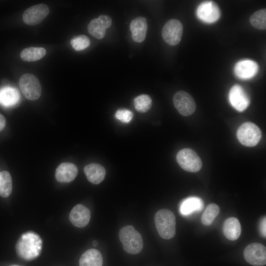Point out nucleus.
<instances>
[{"label":"nucleus","mask_w":266,"mask_h":266,"mask_svg":"<svg viewBox=\"0 0 266 266\" xmlns=\"http://www.w3.org/2000/svg\"><path fill=\"white\" fill-rule=\"evenodd\" d=\"M236 135L239 141L247 147L256 146L262 137L260 128L252 122L242 124L237 130Z\"/></svg>","instance_id":"nucleus-4"},{"label":"nucleus","mask_w":266,"mask_h":266,"mask_svg":"<svg viewBox=\"0 0 266 266\" xmlns=\"http://www.w3.org/2000/svg\"><path fill=\"white\" fill-rule=\"evenodd\" d=\"M93 246H96L98 244V242L96 240H94L92 242Z\"/></svg>","instance_id":"nucleus-32"},{"label":"nucleus","mask_w":266,"mask_h":266,"mask_svg":"<svg viewBox=\"0 0 266 266\" xmlns=\"http://www.w3.org/2000/svg\"><path fill=\"white\" fill-rule=\"evenodd\" d=\"M20 100L19 91L11 86H5L0 89V104L5 107L16 105Z\"/></svg>","instance_id":"nucleus-18"},{"label":"nucleus","mask_w":266,"mask_h":266,"mask_svg":"<svg viewBox=\"0 0 266 266\" xmlns=\"http://www.w3.org/2000/svg\"><path fill=\"white\" fill-rule=\"evenodd\" d=\"M147 23L145 18L138 17L132 20L130 24L132 37L136 42L143 41L146 37Z\"/></svg>","instance_id":"nucleus-17"},{"label":"nucleus","mask_w":266,"mask_h":266,"mask_svg":"<svg viewBox=\"0 0 266 266\" xmlns=\"http://www.w3.org/2000/svg\"><path fill=\"white\" fill-rule=\"evenodd\" d=\"M19 86L24 96L28 100H35L41 94V86L37 77L31 73L23 74L20 78Z\"/></svg>","instance_id":"nucleus-5"},{"label":"nucleus","mask_w":266,"mask_h":266,"mask_svg":"<svg viewBox=\"0 0 266 266\" xmlns=\"http://www.w3.org/2000/svg\"><path fill=\"white\" fill-rule=\"evenodd\" d=\"M154 221L161 237L165 239L174 237L176 232V219L172 211L167 209L159 210L155 215Z\"/></svg>","instance_id":"nucleus-2"},{"label":"nucleus","mask_w":266,"mask_h":266,"mask_svg":"<svg viewBox=\"0 0 266 266\" xmlns=\"http://www.w3.org/2000/svg\"><path fill=\"white\" fill-rule=\"evenodd\" d=\"M87 179L94 184L101 183L105 175V170L101 165L92 163L86 166L84 168Z\"/></svg>","instance_id":"nucleus-19"},{"label":"nucleus","mask_w":266,"mask_h":266,"mask_svg":"<svg viewBox=\"0 0 266 266\" xmlns=\"http://www.w3.org/2000/svg\"><path fill=\"white\" fill-rule=\"evenodd\" d=\"M69 218L74 226L78 228L84 227L90 221V211L83 205L78 204L71 210Z\"/></svg>","instance_id":"nucleus-14"},{"label":"nucleus","mask_w":266,"mask_h":266,"mask_svg":"<svg viewBox=\"0 0 266 266\" xmlns=\"http://www.w3.org/2000/svg\"><path fill=\"white\" fill-rule=\"evenodd\" d=\"M223 231L224 235L231 240H236L241 232V225L239 220L235 217L227 219L223 224Z\"/></svg>","instance_id":"nucleus-20"},{"label":"nucleus","mask_w":266,"mask_h":266,"mask_svg":"<svg viewBox=\"0 0 266 266\" xmlns=\"http://www.w3.org/2000/svg\"><path fill=\"white\" fill-rule=\"evenodd\" d=\"M133 104L135 109L137 111L144 113L151 108L152 101L150 96L142 94L134 98Z\"/></svg>","instance_id":"nucleus-27"},{"label":"nucleus","mask_w":266,"mask_h":266,"mask_svg":"<svg viewBox=\"0 0 266 266\" xmlns=\"http://www.w3.org/2000/svg\"><path fill=\"white\" fill-rule=\"evenodd\" d=\"M12 190V178L6 171L0 172V196L3 198L9 197Z\"/></svg>","instance_id":"nucleus-24"},{"label":"nucleus","mask_w":266,"mask_h":266,"mask_svg":"<svg viewBox=\"0 0 266 266\" xmlns=\"http://www.w3.org/2000/svg\"><path fill=\"white\" fill-rule=\"evenodd\" d=\"M9 266H20L17 265H10Z\"/></svg>","instance_id":"nucleus-33"},{"label":"nucleus","mask_w":266,"mask_h":266,"mask_svg":"<svg viewBox=\"0 0 266 266\" xmlns=\"http://www.w3.org/2000/svg\"><path fill=\"white\" fill-rule=\"evenodd\" d=\"M245 260L254 266H263L266 264V248L259 243H253L246 247L244 250Z\"/></svg>","instance_id":"nucleus-8"},{"label":"nucleus","mask_w":266,"mask_h":266,"mask_svg":"<svg viewBox=\"0 0 266 266\" xmlns=\"http://www.w3.org/2000/svg\"><path fill=\"white\" fill-rule=\"evenodd\" d=\"M42 245V239L38 234L28 232L23 233L19 238L16 245V250L20 258L31 261L39 256Z\"/></svg>","instance_id":"nucleus-1"},{"label":"nucleus","mask_w":266,"mask_h":266,"mask_svg":"<svg viewBox=\"0 0 266 266\" xmlns=\"http://www.w3.org/2000/svg\"><path fill=\"white\" fill-rule=\"evenodd\" d=\"M102 257L100 252L96 249L85 251L79 260V266H102Z\"/></svg>","instance_id":"nucleus-22"},{"label":"nucleus","mask_w":266,"mask_h":266,"mask_svg":"<svg viewBox=\"0 0 266 266\" xmlns=\"http://www.w3.org/2000/svg\"><path fill=\"white\" fill-rule=\"evenodd\" d=\"M49 11V7L45 4L34 5L24 11L23 20L27 25L34 26L41 23L48 15Z\"/></svg>","instance_id":"nucleus-10"},{"label":"nucleus","mask_w":266,"mask_h":266,"mask_svg":"<svg viewBox=\"0 0 266 266\" xmlns=\"http://www.w3.org/2000/svg\"><path fill=\"white\" fill-rule=\"evenodd\" d=\"M183 31V25L180 21L175 19H170L163 27L162 37L168 44L174 46L180 42Z\"/></svg>","instance_id":"nucleus-7"},{"label":"nucleus","mask_w":266,"mask_h":266,"mask_svg":"<svg viewBox=\"0 0 266 266\" xmlns=\"http://www.w3.org/2000/svg\"><path fill=\"white\" fill-rule=\"evenodd\" d=\"M229 99L232 105L237 111H244L249 106L250 100L241 86L235 85L231 89Z\"/></svg>","instance_id":"nucleus-12"},{"label":"nucleus","mask_w":266,"mask_h":266,"mask_svg":"<svg viewBox=\"0 0 266 266\" xmlns=\"http://www.w3.org/2000/svg\"><path fill=\"white\" fill-rule=\"evenodd\" d=\"M77 166L71 163H63L56 168L55 178L61 183H68L73 181L77 176Z\"/></svg>","instance_id":"nucleus-15"},{"label":"nucleus","mask_w":266,"mask_h":266,"mask_svg":"<svg viewBox=\"0 0 266 266\" xmlns=\"http://www.w3.org/2000/svg\"><path fill=\"white\" fill-rule=\"evenodd\" d=\"M6 125V120L5 117L0 113V132L1 131Z\"/></svg>","instance_id":"nucleus-31"},{"label":"nucleus","mask_w":266,"mask_h":266,"mask_svg":"<svg viewBox=\"0 0 266 266\" xmlns=\"http://www.w3.org/2000/svg\"><path fill=\"white\" fill-rule=\"evenodd\" d=\"M203 207V202L201 199L191 197L185 199L180 206V212L184 216H188L194 212L201 211Z\"/></svg>","instance_id":"nucleus-21"},{"label":"nucleus","mask_w":266,"mask_h":266,"mask_svg":"<svg viewBox=\"0 0 266 266\" xmlns=\"http://www.w3.org/2000/svg\"><path fill=\"white\" fill-rule=\"evenodd\" d=\"M197 15L198 18L202 21L207 23H212L220 18L221 11L215 2L205 1L198 6Z\"/></svg>","instance_id":"nucleus-11"},{"label":"nucleus","mask_w":266,"mask_h":266,"mask_svg":"<svg viewBox=\"0 0 266 266\" xmlns=\"http://www.w3.org/2000/svg\"><path fill=\"white\" fill-rule=\"evenodd\" d=\"M258 69V66L255 62L245 60L236 64L234 72L240 78L248 79L253 77L256 74Z\"/></svg>","instance_id":"nucleus-16"},{"label":"nucleus","mask_w":266,"mask_h":266,"mask_svg":"<svg viewBox=\"0 0 266 266\" xmlns=\"http://www.w3.org/2000/svg\"><path fill=\"white\" fill-rule=\"evenodd\" d=\"M175 107L183 116L192 114L196 109V104L193 97L184 91L177 92L173 97Z\"/></svg>","instance_id":"nucleus-9"},{"label":"nucleus","mask_w":266,"mask_h":266,"mask_svg":"<svg viewBox=\"0 0 266 266\" xmlns=\"http://www.w3.org/2000/svg\"><path fill=\"white\" fill-rule=\"evenodd\" d=\"M260 230L262 235L266 237V217H263L260 224Z\"/></svg>","instance_id":"nucleus-30"},{"label":"nucleus","mask_w":266,"mask_h":266,"mask_svg":"<svg viewBox=\"0 0 266 266\" xmlns=\"http://www.w3.org/2000/svg\"><path fill=\"white\" fill-rule=\"evenodd\" d=\"M220 212L219 207L215 203L209 204L202 215L201 222L205 226L210 225Z\"/></svg>","instance_id":"nucleus-26"},{"label":"nucleus","mask_w":266,"mask_h":266,"mask_svg":"<svg viewBox=\"0 0 266 266\" xmlns=\"http://www.w3.org/2000/svg\"><path fill=\"white\" fill-rule=\"evenodd\" d=\"M176 160L180 166L188 172H197L202 166L200 157L194 150L189 148L180 150L177 154Z\"/></svg>","instance_id":"nucleus-6"},{"label":"nucleus","mask_w":266,"mask_h":266,"mask_svg":"<svg viewBox=\"0 0 266 266\" xmlns=\"http://www.w3.org/2000/svg\"><path fill=\"white\" fill-rule=\"evenodd\" d=\"M70 43L75 50L81 51L90 45V40L88 36L82 34L72 38Z\"/></svg>","instance_id":"nucleus-28"},{"label":"nucleus","mask_w":266,"mask_h":266,"mask_svg":"<svg viewBox=\"0 0 266 266\" xmlns=\"http://www.w3.org/2000/svg\"><path fill=\"white\" fill-rule=\"evenodd\" d=\"M119 238L124 250L130 254L140 253L143 247L140 234L131 225L122 228L119 233Z\"/></svg>","instance_id":"nucleus-3"},{"label":"nucleus","mask_w":266,"mask_h":266,"mask_svg":"<svg viewBox=\"0 0 266 266\" xmlns=\"http://www.w3.org/2000/svg\"><path fill=\"white\" fill-rule=\"evenodd\" d=\"M111 24L110 17L101 15L91 21L87 27L88 31L91 35L100 39L104 36L106 29L110 27Z\"/></svg>","instance_id":"nucleus-13"},{"label":"nucleus","mask_w":266,"mask_h":266,"mask_svg":"<svg viewBox=\"0 0 266 266\" xmlns=\"http://www.w3.org/2000/svg\"><path fill=\"white\" fill-rule=\"evenodd\" d=\"M249 21L251 25L259 30L266 28V10L262 9L254 13L250 17Z\"/></svg>","instance_id":"nucleus-25"},{"label":"nucleus","mask_w":266,"mask_h":266,"mask_svg":"<svg viewBox=\"0 0 266 266\" xmlns=\"http://www.w3.org/2000/svg\"><path fill=\"white\" fill-rule=\"evenodd\" d=\"M115 117L123 123H129L133 118V114L130 110L119 109L115 112Z\"/></svg>","instance_id":"nucleus-29"},{"label":"nucleus","mask_w":266,"mask_h":266,"mask_svg":"<svg viewBox=\"0 0 266 266\" xmlns=\"http://www.w3.org/2000/svg\"><path fill=\"white\" fill-rule=\"evenodd\" d=\"M46 53V50L43 47H30L21 51L20 57L24 61H36L42 58Z\"/></svg>","instance_id":"nucleus-23"}]
</instances>
